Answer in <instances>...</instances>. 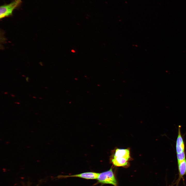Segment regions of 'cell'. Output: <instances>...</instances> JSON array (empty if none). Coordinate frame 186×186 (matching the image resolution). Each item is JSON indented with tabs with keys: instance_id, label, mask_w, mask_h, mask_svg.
Returning <instances> with one entry per match:
<instances>
[{
	"instance_id": "ba28073f",
	"label": "cell",
	"mask_w": 186,
	"mask_h": 186,
	"mask_svg": "<svg viewBox=\"0 0 186 186\" xmlns=\"http://www.w3.org/2000/svg\"><path fill=\"white\" fill-rule=\"evenodd\" d=\"M26 79L27 82H28L29 81V78L28 77H27L26 78Z\"/></svg>"
},
{
	"instance_id": "30bf717a",
	"label": "cell",
	"mask_w": 186,
	"mask_h": 186,
	"mask_svg": "<svg viewBox=\"0 0 186 186\" xmlns=\"http://www.w3.org/2000/svg\"><path fill=\"white\" fill-rule=\"evenodd\" d=\"M11 96H12V97H14L15 96L13 95H11Z\"/></svg>"
},
{
	"instance_id": "8fae6325",
	"label": "cell",
	"mask_w": 186,
	"mask_h": 186,
	"mask_svg": "<svg viewBox=\"0 0 186 186\" xmlns=\"http://www.w3.org/2000/svg\"><path fill=\"white\" fill-rule=\"evenodd\" d=\"M4 94H8V92H5V93H4Z\"/></svg>"
},
{
	"instance_id": "9c48e42d",
	"label": "cell",
	"mask_w": 186,
	"mask_h": 186,
	"mask_svg": "<svg viewBox=\"0 0 186 186\" xmlns=\"http://www.w3.org/2000/svg\"><path fill=\"white\" fill-rule=\"evenodd\" d=\"M72 52H75V51L73 50H72Z\"/></svg>"
},
{
	"instance_id": "52a82bcc",
	"label": "cell",
	"mask_w": 186,
	"mask_h": 186,
	"mask_svg": "<svg viewBox=\"0 0 186 186\" xmlns=\"http://www.w3.org/2000/svg\"><path fill=\"white\" fill-rule=\"evenodd\" d=\"M177 162L186 159V154L185 151L180 153L177 154Z\"/></svg>"
},
{
	"instance_id": "7c38bea8",
	"label": "cell",
	"mask_w": 186,
	"mask_h": 186,
	"mask_svg": "<svg viewBox=\"0 0 186 186\" xmlns=\"http://www.w3.org/2000/svg\"><path fill=\"white\" fill-rule=\"evenodd\" d=\"M17 103V104H20V103H16V102L15 103Z\"/></svg>"
},
{
	"instance_id": "7a4b0ae2",
	"label": "cell",
	"mask_w": 186,
	"mask_h": 186,
	"mask_svg": "<svg viewBox=\"0 0 186 186\" xmlns=\"http://www.w3.org/2000/svg\"><path fill=\"white\" fill-rule=\"evenodd\" d=\"M98 183L102 184H110L118 186V183L112 168L109 170L99 173L97 179Z\"/></svg>"
},
{
	"instance_id": "6da1fadb",
	"label": "cell",
	"mask_w": 186,
	"mask_h": 186,
	"mask_svg": "<svg viewBox=\"0 0 186 186\" xmlns=\"http://www.w3.org/2000/svg\"><path fill=\"white\" fill-rule=\"evenodd\" d=\"M110 161L114 166L128 167L130 165L129 161L132 160L130 149L117 148L112 151Z\"/></svg>"
},
{
	"instance_id": "5b68a950",
	"label": "cell",
	"mask_w": 186,
	"mask_h": 186,
	"mask_svg": "<svg viewBox=\"0 0 186 186\" xmlns=\"http://www.w3.org/2000/svg\"><path fill=\"white\" fill-rule=\"evenodd\" d=\"M181 126L178 127L177 137L176 142V154L181 153L185 151V145L184 140L182 136Z\"/></svg>"
},
{
	"instance_id": "277c9868",
	"label": "cell",
	"mask_w": 186,
	"mask_h": 186,
	"mask_svg": "<svg viewBox=\"0 0 186 186\" xmlns=\"http://www.w3.org/2000/svg\"><path fill=\"white\" fill-rule=\"evenodd\" d=\"M99 173L92 172H88L70 175H61L60 177L66 178L71 177H78L87 179H97Z\"/></svg>"
},
{
	"instance_id": "8992f818",
	"label": "cell",
	"mask_w": 186,
	"mask_h": 186,
	"mask_svg": "<svg viewBox=\"0 0 186 186\" xmlns=\"http://www.w3.org/2000/svg\"><path fill=\"white\" fill-rule=\"evenodd\" d=\"M177 165L179 173L178 183L183 176L186 175V159L177 162Z\"/></svg>"
},
{
	"instance_id": "3957f363",
	"label": "cell",
	"mask_w": 186,
	"mask_h": 186,
	"mask_svg": "<svg viewBox=\"0 0 186 186\" xmlns=\"http://www.w3.org/2000/svg\"><path fill=\"white\" fill-rule=\"evenodd\" d=\"M21 0H14L11 3L1 6L0 7V18L2 19L12 15L13 11L22 3Z\"/></svg>"
},
{
	"instance_id": "4fadbf2b",
	"label": "cell",
	"mask_w": 186,
	"mask_h": 186,
	"mask_svg": "<svg viewBox=\"0 0 186 186\" xmlns=\"http://www.w3.org/2000/svg\"><path fill=\"white\" fill-rule=\"evenodd\" d=\"M33 97V98H36V97Z\"/></svg>"
}]
</instances>
